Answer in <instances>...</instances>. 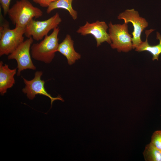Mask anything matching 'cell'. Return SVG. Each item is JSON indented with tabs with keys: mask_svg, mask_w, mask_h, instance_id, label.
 <instances>
[{
	"mask_svg": "<svg viewBox=\"0 0 161 161\" xmlns=\"http://www.w3.org/2000/svg\"><path fill=\"white\" fill-rule=\"evenodd\" d=\"M7 14L16 26L25 28L34 18H38L43 14L42 11L34 7L28 0H20L10 8Z\"/></svg>",
	"mask_w": 161,
	"mask_h": 161,
	"instance_id": "6da1fadb",
	"label": "cell"
},
{
	"mask_svg": "<svg viewBox=\"0 0 161 161\" xmlns=\"http://www.w3.org/2000/svg\"><path fill=\"white\" fill-rule=\"evenodd\" d=\"M60 30L59 27L55 28L50 35H46L39 43L32 44L31 54L33 59L47 64L52 61L55 53L58 52Z\"/></svg>",
	"mask_w": 161,
	"mask_h": 161,
	"instance_id": "7a4b0ae2",
	"label": "cell"
},
{
	"mask_svg": "<svg viewBox=\"0 0 161 161\" xmlns=\"http://www.w3.org/2000/svg\"><path fill=\"white\" fill-rule=\"evenodd\" d=\"M25 28L16 26L10 29L8 23L0 28V56L9 55L14 51L24 41Z\"/></svg>",
	"mask_w": 161,
	"mask_h": 161,
	"instance_id": "3957f363",
	"label": "cell"
},
{
	"mask_svg": "<svg viewBox=\"0 0 161 161\" xmlns=\"http://www.w3.org/2000/svg\"><path fill=\"white\" fill-rule=\"evenodd\" d=\"M108 25L112 49H116L119 52H125L133 49L132 36L129 33L128 23L114 24L110 22Z\"/></svg>",
	"mask_w": 161,
	"mask_h": 161,
	"instance_id": "277c9868",
	"label": "cell"
},
{
	"mask_svg": "<svg viewBox=\"0 0 161 161\" xmlns=\"http://www.w3.org/2000/svg\"><path fill=\"white\" fill-rule=\"evenodd\" d=\"M62 19L58 13L48 19L42 21L32 19L25 28L24 34L28 38L32 37L36 41L43 39L52 30L58 27Z\"/></svg>",
	"mask_w": 161,
	"mask_h": 161,
	"instance_id": "5b68a950",
	"label": "cell"
},
{
	"mask_svg": "<svg viewBox=\"0 0 161 161\" xmlns=\"http://www.w3.org/2000/svg\"><path fill=\"white\" fill-rule=\"evenodd\" d=\"M119 19H123L124 23H131L133 27L132 33L133 48L135 49L142 43V32L148 26V23L144 18L140 17L139 12L134 9H127L120 13L117 16Z\"/></svg>",
	"mask_w": 161,
	"mask_h": 161,
	"instance_id": "8992f818",
	"label": "cell"
},
{
	"mask_svg": "<svg viewBox=\"0 0 161 161\" xmlns=\"http://www.w3.org/2000/svg\"><path fill=\"white\" fill-rule=\"evenodd\" d=\"M33 42V39L32 37L28 38L8 55V59H15L17 62V76H19L21 72L24 70L36 69L30 53V47Z\"/></svg>",
	"mask_w": 161,
	"mask_h": 161,
	"instance_id": "52a82bcc",
	"label": "cell"
},
{
	"mask_svg": "<svg viewBox=\"0 0 161 161\" xmlns=\"http://www.w3.org/2000/svg\"><path fill=\"white\" fill-rule=\"evenodd\" d=\"M43 72L41 71H37L35 73L34 78L31 80H28L22 77L25 87L22 89V92L26 94L27 97L30 100H33L38 94L43 95L48 97L51 100V107L55 100H59L64 102V100L61 95H58L56 97H53L48 93L44 87L45 82L41 79Z\"/></svg>",
	"mask_w": 161,
	"mask_h": 161,
	"instance_id": "ba28073f",
	"label": "cell"
},
{
	"mask_svg": "<svg viewBox=\"0 0 161 161\" xmlns=\"http://www.w3.org/2000/svg\"><path fill=\"white\" fill-rule=\"evenodd\" d=\"M108 28V25L105 21L97 20L90 23L87 21L84 25L80 26L76 32L83 36L92 35L96 40L97 47H98L104 42L109 44L111 43L109 33L107 32Z\"/></svg>",
	"mask_w": 161,
	"mask_h": 161,
	"instance_id": "9c48e42d",
	"label": "cell"
},
{
	"mask_svg": "<svg viewBox=\"0 0 161 161\" xmlns=\"http://www.w3.org/2000/svg\"><path fill=\"white\" fill-rule=\"evenodd\" d=\"M74 41L69 34L66 35L63 41L59 44L58 52L64 55L69 65H71L81 58V55L74 48Z\"/></svg>",
	"mask_w": 161,
	"mask_h": 161,
	"instance_id": "30bf717a",
	"label": "cell"
},
{
	"mask_svg": "<svg viewBox=\"0 0 161 161\" xmlns=\"http://www.w3.org/2000/svg\"><path fill=\"white\" fill-rule=\"evenodd\" d=\"M16 68L11 69L8 64L3 65L2 61H0V93L3 95L7 90L11 88L15 83L14 76L16 73Z\"/></svg>",
	"mask_w": 161,
	"mask_h": 161,
	"instance_id": "8fae6325",
	"label": "cell"
},
{
	"mask_svg": "<svg viewBox=\"0 0 161 161\" xmlns=\"http://www.w3.org/2000/svg\"><path fill=\"white\" fill-rule=\"evenodd\" d=\"M154 30L153 29L146 30L145 32L146 36L145 41H142L140 44L135 49V51L138 52L146 51L150 52L152 55L153 61L155 60H158L159 56L161 54V35L159 32H157L156 33V38L159 40L158 44L151 46L148 42L149 35Z\"/></svg>",
	"mask_w": 161,
	"mask_h": 161,
	"instance_id": "7c38bea8",
	"label": "cell"
},
{
	"mask_svg": "<svg viewBox=\"0 0 161 161\" xmlns=\"http://www.w3.org/2000/svg\"><path fill=\"white\" fill-rule=\"evenodd\" d=\"M74 0H57L52 3L47 7L46 12L50 13L53 10L57 9H63L66 10L74 20L78 17V13L72 6V3Z\"/></svg>",
	"mask_w": 161,
	"mask_h": 161,
	"instance_id": "4fadbf2b",
	"label": "cell"
},
{
	"mask_svg": "<svg viewBox=\"0 0 161 161\" xmlns=\"http://www.w3.org/2000/svg\"><path fill=\"white\" fill-rule=\"evenodd\" d=\"M143 154L145 161H161V151L150 143L146 146Z\"/></svg>",
	"mask_w": 161,
	"mask_h": 161,
	"instance_id": "5bb4252c",
	"label": "cell"
},
{
	"mask_svg": "<svg viewBox=\"0 0 161 161\" xmlns=\"http://www.w3.org/2000/svg\"><path fill=\"white\" fill-rule=\"evenodd\" d=\"M150 143L154 147L161 151V130L154 132Z\"/></svg>",
	"mask_w": 161,
	"mask_h": 161,
	"instance_id": "9a60e30c",
	"label": "cell"
},
{
	"mask_svg": "<svg viewBox=\"0 0 161 161\" xmlns=\"http://www.w3.org/2000/svg\"><path fill=\"white\" fill-rule=\"evenodd\" d=\"M11 0H0L1 7L3 9L4 16L7 14L10 9V5Z\"/></svg>",
	"mask_w": 161,
	"mask_h": 161,
	"instance_id": "2e32d148",
	"label": "cell"
},
{
	"mask_svg": "<svg viewBox=\"0 0 161 161\" xmlns=\"http://www.w3.org/2000/svg\"><path fill=\"white\" fill-rule=\"evenodd\" d=\"M33 1L42 7H48L50 4L57 0H32Z\"/></svg>",
	"mask_w": 161,
	"mask_h": 161,
	"instance_id": "e0dca14e",
	"label": "cell"
}]
</instances>
